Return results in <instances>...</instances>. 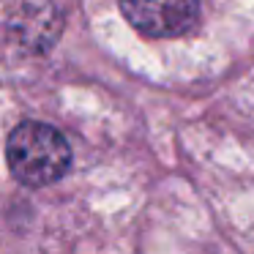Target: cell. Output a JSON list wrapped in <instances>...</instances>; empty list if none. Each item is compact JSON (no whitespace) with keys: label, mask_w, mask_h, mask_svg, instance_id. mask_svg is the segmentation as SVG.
I'll list each match as a JSON object with an SVG mask.
<instances>
[{"label":"cell","mask_w":254,"mask_h":254,"mask_svg":"<svg viewBox=\"0 0 254 254\" xmlns=\"http://www.w3.org/2000/svg\"><path fill=\"white\" fill-rule=\"evenodd\" d=\"M8 170L25 186H50L71 167V148L58 128L47 123H19L6 145Z\"/></svg>","instance_id":"obj_1"},{"label":"cell","mask_w":254,"mask_h":254,"mask_svg":"<svg viewBox=\"0 0 254 254\" xmlns=\"http://www.w3.org/2000/svg\"><path fill=\"white\" fill-rule=\"evenodd\" d=\"M126 19L148 36H181L194 28L199 0H121Z\"/></svg>","instance_id":"obj_2"}]
</instances>
